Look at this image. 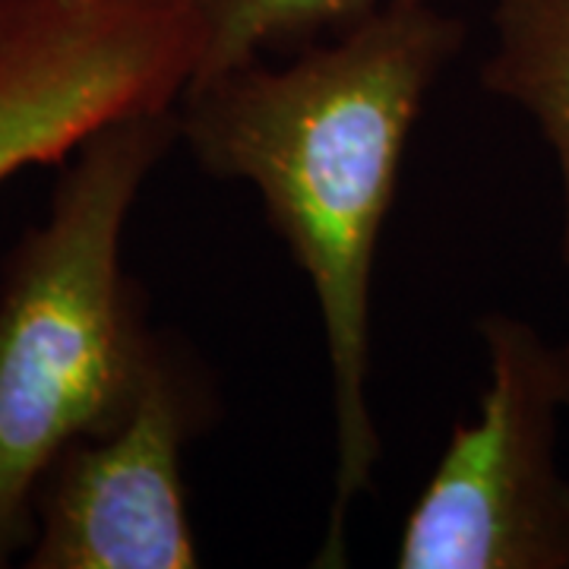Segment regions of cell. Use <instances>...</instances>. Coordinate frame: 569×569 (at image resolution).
<instances>
[{
    "mask_svg": "<svg viewBox=\"0 0 569 569\" xmlns=\"http://www.w3.org/2000/svg\"><path fill=\"white\" fill-rule=\"evenodd\" d=\"M488 387L408 512L399 569H569L567 425L553 342L516 313L478 320Z\"/></svg>",
    "mask_w": 569,
    "mask_h": 569,
    "instance_id": "3",
    "label": "cell"
},
{
    "mask_svg": "<svg viewBox=\"0 0 569 569\" xmlns=\"http://www.w3.org/2000/svg\"><path fill=\"white\" fill-rule=\"evenodd\" d=\"M203 22V58L193 80L212 77L234 63L263 58L272 44H295L320 29L358 22L389 3L421 0H193ZM190 80V82H193Z\"/></svg>",
    "mask_w": 569,
    "mask_h": 569,
    "instance_id": "7",
    "label": "cell"
},
{
    "mask_svg": "<svg viewBox=\"0 0 569 569\" xmlns=\"http://www.w3.org/2000/svg\"><path fill=\"white\" fill-rule=\"evenodd\" d=\"M183 80L162 0H0V187L111 118L171 108Z\"/></svg>",
    "mask_w": 569,
    "mask_h": 569,
    "instance_id": "5",
    "label": "cell"
},
{
    "mask_svg": "<svg viewBox=\"0 0 569 569\" xmlns=\"http://www.w3.org/2000/svg\"><path fill=\"white\" fill-rule=\"evenodd\" d=\"M174 108L111 118L82 137L48 216L3 260L0 569L32 541L41 471L67 443L121 425L156 361L162 332L123 272V234L142 187L181 142Z\"/></svg>",
    "mask_w": 569,
    "mask_h": 569,
    "instance_id": "2",
    "label": "cell"
},
{
    "mask_svg": "<svg viewBox=\"0 0 569 569\" xmlns=\"http://www.w3.org/2000/svg\"><path fill=\"white\" fill-rule=\"evenodd\" d=\"M553 351H557V367H560V387H563V408H567V427H569V332L553 342Z\"/></svg>",
    "mask_w": 569,
    "mask_h": 569,
    "instance_id": "8",
    "label": "cell"
},
{
    "mask_svg": "<svg viewBox=\"0 0 569 569\" xmlns=\"http://www.w3.org/2000/svg\"><path fill=\"white\" fill-rule=\"evenodd\" d=\"M216 411L197 351L162 332L140 399L121 425L80 437L41 471L26 569H197L183 449Z\"/></svg>",
    "mask_w": 569,
    "mask_h": 569,
    "instance_id": "4",
    "label": "cell"
},
{
    "mask_svg": "<svg viewBox=\"0 0 569 569\" xmlns=\"http://www.w3.org/2000/svg\"><path fill=\"white\" fill-rule=\"evenodd\" d=\"M466 36L430 0L389 3L282 67L250 58L193 80L174 108L193 162L257 190L317 298L336 437L317 567H346L348 516L383 459L367 396L373 263L408 137Z\"/></svg>",
    "mask_w": 569,
    "mask_h": 569,
    "instance_id": "1",
    "label": "cell"
},
{
    "mask_svg": "<svg viewBox=\"0 0 569 569\" xmlns=\"http://www.w3.org/2000/svg\"><path fill=\"white\" fill-rule=\"evenodd\" d=\"M490 36L481 86L548 142L563 183L560 257L569 269V0H490Z\"/></svg>",
    "mask_w": 569,
    "mask_h": 569,
    "instance_id": "6",
    "label": "cell"
}]
</instances>
